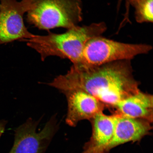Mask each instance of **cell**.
Masks as SVG:
<instances>
[{
    "instance_id": "obj_13",
    "label": "cell",
    "mask_w": 153,
    "mask_h": 153,
    "mask_svg": "<svg viewBox=\"0 0 153 153\" xmlns=\"http://www.w3.org/2000/svg\"><path fill=\"white\" fill-rule=\"evenodd\" d=\"M7 123V121L4 120H0V139L2 135L4 132Z\"/></svg>"
},
{
    "instance_id": "obj_6",
    "label": "cell",
    "mask_w": 153,
    "mask_h": 153,
    "mask_svg": "<svg viewBox=\"0 0 153 153\" xmlns=\"http://www.w3.org/2000/svg\"><path fill=\"white\" fill-rule=\"evenodd\" d=\"M34 6V0H0V45L34 37L23 20L25 13Z\"/></svg>"
},
{
    "instance_id": "obj_2",
    "label": "cell",
    "mask_w": 153,
    "mask_h": 153,
    "mask_svg": "<svg viewBox=\"0 0 153 153\" xmlns=\"http://www.w3.org/2000/svg\"><path fill=\"white\" fill-rule=\"evenodd\" d=\"M106 30L105 22L94 23L88 26H76L64 33L49 32L47 35H35L20 41L26 42L28 47L39 53L42 61L48 57L57 56L69 59L73 66H85L83 52L86 43L92 38L101 36Z\"/></svg>"
},
{
    "instance_id": "obj_1",
    "label": "cell",
    "mask_w": 153,
    "mask_h": 153,
    "mask_svg": "<svg viewBox=\"0 0 153 153\" xmlns=\"http://www.w3.org/2000/svg\"><path fill=\"white\" fill-rule=\"evenodd\" d=\"M130 60L96 66L73 65L67 73L57 76L48 85L64 94L81 91L92 95L106 106L113 107L140 91Z\"/></svg>"
},
{
    "instance_id": "obj_4",
    "label": "cell",
    "mask_w": 153,
    "mask_h": 153,
    "mask_svg": "<svg viewBox=\"0 0 153 153\" xmlns=\"http://www.w3.org/2000/svg\"><path fill=\"white\" fill-rule=\"evenodd\" d=\"M152 49L146 44L120 42L101 36L91 39L83 52L85 66H96L117 61L130 60L137 55L146 54Z\"/></svg>"
},
{
    "instance_id": "obj_11",
    "label": "cell",
    "mask_w": 153,
    "mask_h": 153,
    "mask_svg": "<svg viewBox=\"0 0 153 153\" xmlns=\"http://www.w3.org/2000/svg\"><path fill=\"white\" fill-rule=\"evenodd\" d=\"M153 0H130L135 10V20L139 23H152Z\"/></svg>"
},
{
    "instance_id": "obj_9",
    "label": "cell",
    "mask_w": 153,
    "mask_h": 153,
    "mask_svg": "<svg viewBox=\"0 0 153 153\" xmlns=\"http://www.w3.org/2000/svg\"><path fill=\"white\" fill-rule=\"evenodd\" d=\"M116 118L115 114L107 115L102 112L91 120L92 134L82 153H104L114 134Z\"/></svg>"
},
{
    "instance_id": "obj_10",
    "label": "cell",
    "mask_w": 153,
    "mask_h": 153,
    "mask_svg": "<svg viewBox=\"0 0 153 153\" xmlns=\"http://www.w3.org/2000/svg\"><path fill=\"white\" fill-rule=\"evenodd\" d=\"M153 96L140 91L116 105V113L126 117L153 121Z\"/></svg>"
},
{
    "instance_id": "obj_12",
    "label": "cell",
    "mask_w": 153,
    "mask_h": 153,
    "mask_svg": "<svg viewBox=\"0 0 153 153\" xmlns=\"http://www.w3.org/2000/svg\"><path fill=\"white\" fill-rule=\"evenodd\" d=\"M123 0H118L117 5V10H120V5ZM130 0H125V8H126V12L127 14H128L130 11Z\"/></svg>"
},
{
    "instance_id": "obj_8",
    "label": "cell",
    "mask_w": 153,
    "mask_h": 153,
    "mask_svg": "<svg viewBox=\"0 0 153 153\" xmlns=\"http://www.w3.org/2000/svg\"><path fill=\"white\" fill-rule=\"evenodd\" d=\"M115 125L113 135L104 153L124 143L135 142L150 133L151 122L146 120L126 117L116 113Z\"/></svg>"
},
{
    "instance_id": "obj_7",
    "label": "cell",
    "mask_w": 153,
    "mask_h": 153,
    "mask_svg": "<svg viewBox=\"0 0 153 153\" xmlns=\"http://www.w3.org/2000/svg\"><path fill=\"white\" fill-rule=\"evenodd\" d=\"M68 102L66 122L75 127L83 120H91L103 112L106 106L94 97L83 91H74L64 93Z\"/></svg>"
},
{
    "instance_id": "obj_3",
    "label": "cell",
    "mask_w": 153,
    "mask_h": 153,
    "mask_svg": "<svg viewBox=\"0 0 153 153\" xmlns=\"http://www.w3.org/2000/svg\"><path fill=\"white\" fill-rule=\"evenodd\" d=\"M27 20L40 30L56 27L70 29L82 20L81 0H34Z\"/></svg>"
},
{
    "instance_id": "obj_5",
    "label": "cell",
    "mask_w": 153,
    "mask_h": 153,
    "mask_svg": "<svg viewBox=\"0 0 153 153\" xmlns=\"http://www.w3.org/2000/svg\"><path fill=\"white\" fill-rule=\"evenodd\" d=\"M39 120L28 119L15 130L14 143L8 153H45L59 128L55 117L37 132Z\"/></svg>"
}]
</instances>
